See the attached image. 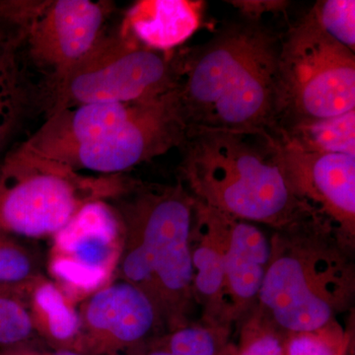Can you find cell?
I'll list each match as a JSON object with an SVG mask.
<instances>
[{"label": "cell", "instance_id": "cell-2", "mask_svg": "<svg viewBox=\"0 0 355 355\" xmlns=\"http://www.w3.org/2000/svg\"><path fill=\"white\" fill-rule=\"evenodd\" d=\"M183 146L182 182L203 205L273 230L319 214L292 190L273 132L198 130Z\"/></svg>", "mask_w": 355, "mask_h": 355}, {"label": "cell", "instance_id": "cell-22", "mask_svg": "<svg viewBox=\"0 0 355 355\" xmlns=\"http://www.w3.org/2000/svg\"><path fill=\"white\" fill-rule=\"evenodd\" d=\"M39 254L19 237L0 230V286L27 287L44 277Z\"/></svg>", "mask_w": 355, "mask_h": 355}, {"label": "cell", "instance_id": "cell-26", "mask_svg": "<svg viewBox=\"0 0 355 355\" xmlns=\"http://www.w3.org/2000/svg\"><path fill=\"white\" fill-rule=\"evenodd\" d=\"M227 2L247 18V21L257 23L265 14L284 12L289 6V2L284 0H234Z\"/></svg>", "mask_w": 355, "mask_h": 355}, {"label": "cell", "instance_id": "cell-16", "mask_svg": "<svg viewBox=\"0 0 355 355\" xmlns=\"http://www.w3.org/2000/svg\"><path fill=\"white\" fill-rule=\"evenodd\" d=\"M205 2L142 0L128 11L121 29L154 51L169 53L202 26Z\"/></svg>", "mask_w": 355, "mask_h": 355}, {"label": "cell", "instance_id": "cell-20", "mask_svg": "<svg viewBox=\"0 0 355 355\" xmlns=\"http://www.w3.org/2000/svg\"><path fill=\"white\" fill-rule=\"evenodd\" d=\"M234 329L193 322L162 336L173 355H227Z\"/></svg>", "mask_w": 355, "mask_h": 355}, {"label": "cell", "instance_id": "cell-4", "mask_svg": "<svg viewBox=\"0 0 355 355\" xmlns=\"http://www.w3.org/2000/svg\"><path fill=\"white\" fill-rule=\"evenodd\" d=\"M259 309L284 334L318 330L354 308L355 248L323 216L273 230Z\"/></svg>", "mask_w": 355, "mask_h": 355}, {"label": "cell", "instance_id": "cell-5", "mask_svg": "<svg viewBox=\"0 0 355 355\" xmlns=\"http://www.w3.org/2000/svg\"><path fill=\"white\" fill-rule=\"evenodd\" d=\"M135 184L123 174L84 176L23 144L0 168V230L53 237L85 205L118 200Z\"/></svg>", "mask_w": 355, "mask_h": 355}, {"label": "cell", "instance_id": "cell-9", "mask_svg": "<svg viewBox=\"0 0 355 355\" xmlns=\"http://www.w3.org/2000/svg\"><path fill=\"white\" fill-rule=\"evenodd\" d=\"M51 238L46 268L74 302H83L116 279L123 227L116 209L105 200L85 205Z\"/></svg>", "mask_w": 355, "mask_h": 355}, {"label": "cell", "instance_id": "cell-3", "mask_svg": "<svg viewBox=\"0 0 355 355\" xmlns=\"http://www.w3.org/2000/svg\"><path fill=\"white\" fill-rule=\"evenodd\" d=\"M123 242L116 279L153 300L166 331L193 323L196 308L191 233L195 198L182 180L170 186L142 184L119 198Z\"/></svg>", "mask_w": 355, "mask_h": 355}, {"label": "cell", "instance_id": "cell-24", "mask_svg": "<svg viewBox=\"0 0 355 355\" xmlns=\"http://www.w3.org/2000/svg\"><path fill=\"white\" fill-rule=\"evenodd\" d=\"M350 336L334 320L315 331L286 334L284 340L286 355H347Z\"/></svg>", "mask_w": 355, "mask_h": 355}, {"label": "cell", "instance_id": "cell-6", "mask_svg": "<svg viewBox=\"0 0 355 355\" xmlns=\"http://www.w3.org/2000/svg\"><path fill=\"white\" fill-rule=\"evenodd\" d=\"M179 57L154 51L127 31L104 35L79 62L50 76L44 90L48 116L94 103L153 101L178 88Z\"/></svg>", "mask_w": 355, "mask_h": 355}, {"label": "cell", "instance_id": "cell-28", "mask_svg": "<svg viewBox=\"0 0 355 355\" xmlns=\"http://www.w3.org/2000/svg\"><path fill=\"white\" fill-rule=\"evenodd\" d=\"M162 336L144 343L139 349L132 350L127 355H173L172 352L166 347Z\"/></svg>", "mask_w": 355, "mask_h": 355}, {"label": "cell", "instance_id": "cell-13", "mask_svg": "<svg viewBox=\"0 0 355 355\" xmlns=\"http://www.w3.org/2000/svg\"><path fill=\"white\" fill-rule=\"evenodd\" d=\"M227 214L195 198L191 233L193 293L200 308V322L234 328L228 321L225 289V253L229 234Z\"/></svg>", "mask_w": 355, "mask_h": 355}, {"label": "cell", "instance_id": "cell-15", "mask_svg": "<svg viewBox=\"0 0 355 355\" xmlns=\"http://www.w3.org/2000/svg\"><path fill=\"white\" fill-rule=\"evenodd\" d=\"M139 104L94 103L62 110L48 116V121L24 144L46 157L60 161L77 147L108 135L130 118Z\"/></svg>", "mask_w": 355, "mask_h": 355}, {"label": "cell", "instance_id": "cell-1", "mask_svg": "<svg viewBox=\"0 0 355 355\" xmlns=\"http://www.w3.org/2000/svg\"><path fill=\"white\" fill-rule=\"evenodd\" d=\"M279 46L270 30L246 21L179 53L178 97L188 135L198 130L272 132Z\"/></svg>", "mask_w": 355, "mask_h": 355}, {"label": "cell", "instance_id": "cell-29", "mask_svg": "<svg viewBox=\"0 0 355 355\" xmlns=\"http://www.w3.org/2000/svg\"><path fill=\"white\" fill-rule=\"evenodd\" d=\"M53 355H87L83 352H76L70 349H53Z\"/></svg>", "mask_w": 355, "mask_h": 355}, {"label": "cell", "instance_id": "cell-12", "mask_svg": "<svg viewBox=\"0 0 355 355\" xmlns=\"http://www.w3.org/2000/svg\"><path fill=\"white\" fill-rule=\"evenodd\" d=\"M277 141L295 195L355 248V155L307 153Z\"/></svg>", "mask_w": 355, "mask_h": 355}, {"label": "cell", "instance_id": "cell-11", "mask_svg": "<svg viewBox=\"0 0 355 355\" xmlns=\"http://www.w3.org/2000/svg\"><path fill=\"white\" fill-rule=\"evenodd\" d=\"M79 352L127 355L167 334L153 300L137 286L114 279L81 302Z\"/></svg>", "mask_w": 355, "mask_h": 355}, {"label": "cell", "instance_id": "cell-17", "mask_svg": "<svg viewBox=\"0 0 355 355\" xmlns=\"http://www.w3.org/2000/svg\"><path fill=\"white\" fill-rule=\"evenodd\" d=\"M25 295L40 340L51 349L79 352L83 333L76 303L46 277L28 286Z\"/></svg>", "mask_w": 355, "mask_h": 355}, {"label": "cell", "instance_id": "cell-18", "mask_svg": "<svg viewBox=\"0 0 355 355\" xmlns=\"http://www.w3.org/2000/svg\"><path fill=\"white\" fill-rule=\"evenodd\" d=\"M272 132L284 144L307 153L355 155V110L329 118L286 123Z\"/></svg>", "mask_w": 355, "mask_h": 355}, {"label": "cell", "instance_id": "cell-7", "mask_svg": "<svg viewBox=\"0 0 355 355\" xmlns=\"http://www.w3.org/2000/svg\"><path fill=\"white\" fill-rule=\"evenodd\" d=\"M352 110L354 53L329 37L309 11L280 43L275 128Z\"/></svg>", "mask_w": 355, "mask_h": 355}, {"label": "cell", "instance_id": "cell-21", "mask_svg": "<svg viewBox=\"0 0 355 355\" xmlns=\"http://www.w3.org/2000/svg\"><path fill=\"white\" fill-rule=\"evenodd\" d=\"M236 340H231L227 355H286V334L280 331L258 306L237 326Z\"/></svg>", "mask_w": 355, "mask_h": 355}, {"label": "cell", "instance_id": "cell-27", "mask_svg": "<svg viewBox=\"0 0 355 355\" xmlns=\"http://www.w3.org/2000/svg\"><path fill=\"white\" fill-rule=\"evenodd\" d=\"M0 355H53V350L48 349L42 340L23 343L14 347L0 349Z\"/></svg>", "mask_w": 355, "mask_h": 355}, {"label": "cell", "instance_id": "cell-23", "mask_svg": "<svg viewBox=\"0 0 355 355\" xmlns=\"http://www.w3.org/2000/svg\"><path fill=\"white\" fill-rule=\"evenodd\" d=\"M27 287L0 286V349L41 340L26 300Z\"/></svg>", "mask_w": 355, "mask_h": 355}, {"label": "cell", "instance_id": "cell-10", "mask_svg": "<svg viewBox=\"0 0 355 355\" xmlns=\"http://www.w3.org/2000/svg\"><path fill=\"white\" fill-rule=\"evenodd\" d=\"M187 137L188 128L177 88L153 101L139 103L130 118L108 135L77 147L58 162L76 171L83 168L104 175L123 174L174 147L183 146Z\"/></svg>", "mask_w": 355, "mask_h": 355}, {"label": "cell", "instance_id": "cell-8", "mask_svg": "<svg viewBox=\"0 0 355 355\" xmlns=\"http://www.w3.org/2000/svg\"><path fill=\"white\" fill-rule=\"evenodd\" d=\"M112 2L0 0V22L19 33L33 62L57 76L70 69L104 35Z\"/></svg>", "mask_w": 355, "mask_h": 355}, {"label": "cell", "instance_id": "cell-19", "mask_svg": "<svg viewBox=\"0 0 355 355\" xmlns=\"http://www.w3.org/2000/svg\"><path fill=\"white\" fill-rule=\"evenodd\" d=\"M21 44L19 33L0 22V146L17 125L27 99L19 67Z\"/></svg>", "mask_w": 355, "mask_h": 355}, {"label": "cell", "instance_id": "cell-14", "mask_svg": "<svg viewBox=\"0 0 355 355\" xmlns=\"http://www.w3.org/2000/svg\"><path fill=\"white\" fill-rule=\"evenodd\" d=\"M270 253V239L258 226L230 216L225 289L228 321L234 329L258 304Z\"/></svg>", "mask_w": 355, "mask_h": 355}, {"label": "cell", "instance_id": "cell-25", "mask_svg": "<svg viewBox=\"0 0 355 355\" xmlns=\"http://www.w3.org/2000/svg\"><path fill=\"white\" fill-rule=\"evenodd\" d=\"M310 11L318 24L329 37L354 53V0L318 1Z\"/></svg>", "mask_w": 355, "mask_h": 355}]
</instances>
